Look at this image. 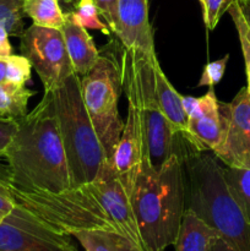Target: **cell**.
Masks as SVG:
<instances>
[{"instance_id": "31", "label": "cell", "mask_w": 250, "mask_h": 251, "mask_svg": "<svg viewBox=\"0 0 250 251\" xmlns=\"http://www.w3.org/2000/svg\"><path fill=\"white\" fill-rule=\"evenodd\" d=\"M9 32L5 28L4 25L0 24V59L6 60L12 54V47L9 41Z\"/></svg>"}, {"instance_id": "29", "label": "cell", "mask_w": 250, "mask_h": 251, "mask_svg": "<svg viewBox=\"0 0 250 251\" xmlns=\"http://www.w3.org/2000/svg\"><path fill=\"white\" fill-rule=\"evenodd\" d=\"M19 129V120L11 118H0V158L4 157Z\"/></svg>"}, {"instance_id": "35", "label": "cell", "mask_w": 250, "mask_h": 251, "mask_svg": "<svg viewBox=\"0 0 250 251\" xmlns=\"http://www.w3.org/2000/svg\"><path fill=\"white\" fill-rule=\"evenodd\" d=\"M59 1H60V4L68 5V6H70L71 9L74 10V9H75L76 4L78 2V0H59ZM73 10H71V11H73Z\"/></svg>"}, {"instance_id": "20", "label": "cell", "mask_w": 250, "mask_h": 251, "mask_svg": "<svg viewBox=\"0 0 250 251\" xmlns=\"http://www.w3.org/2000/svg\"><path fill=\"white\" fill-rule=\"evenodd\" d=\"M36 92L25 85L5 82L0 83V117L20 120L27 114L28 102Z\"/></svg>"}, {"instance_id": "17", "label": "cell", "mask_w": 250, "mask_h": 251, "mask_svg": "<svg viewBox=\"0 0 250 251\" xmlns=\"http://www.w3.org/2000/svg\"><path fill=\"white\" fill-rule=\"evenodd\" d=\"M218 237L220 234L202 218L185 208L174 247L175 251H208Z\"/></svg>"}, {"instance_id": "13", "label": "cell", "mask_w": 250, "mask_h": 251, "mask_svg": "<svg viewBox=\"0 0 250 251\" xmlns=\"http://www.w3.org/2000/svg\"><path fill=\"white\" fill-rule=\"evenodd\" d=\"M115 38L123 49L156 55L149 20V0H119Z\"/></svg>"}, {"instance_id": "24", "label": "cell", "mask_w": 250, "mask_h": 251, "mask_svg": "<svg viewBox=\"0 0 250 251\" xmlns=\"http://www.w3.org/2000/svg\"><path fill=\"white\" fill-rule=\"evenodd\" d=\"M228 14L232 17V21L234 24L235 29L238 33V39L240 43V49H242L243 59H244L245 65V75H247V82L248 85L245 86L248 91V95L250 98V31L248 27L247 22H245L244 16H243L242 11H240L239 6H238L237 1H233L228 9Z\"/></svg>"}, {"instance_id": "36", "label": "cell", "mask_w": 250, "mask_h": 251, "mask_svg": "<svg viewBox=\"0 0 250 251\" xmlns=\"http://www.w3.org/2000/svg\"><path fill=\"white\" fill-rule=\"evenodd\" d=\"M199 2H200V4L202 5V4H203V0H199Z\"/></svg>"}, {"instance_id": "27", "label": "cell", "mask_w": 250, "mask_h": 251, "mask_svg": "<svg viewBox=\"0 0 250 251\" xmlns=\"http://www.w3.org/2000/svg\"><path fill=\"white\" fill-rule=\"evenodd\" d=\"M228 60H229V54H225L223 58L206 64L202 70V74H201L200 80H199V87H201V86L215 87L222 80L223 76H225Z\"/></svg>"}, {"instance_id": "14", "label": "cell", "mask_w": 250, "mask_h": 251, "mask_svg": "<svg viewBox=\"0 0 250 251\" xmlns=\"http://www.w3.org/2000/svg\"><path fill=\"white\" fill-rule=\"evenodd\" d=\"M129 103L127 117L120 139L110 158L115 171L125 184L131 183L145 156L142 119L137 105Z\"/></svg>"}, {"instance_id": "22", "label": "cell", "mask_w": 250, "mask_h": 251, "mask_svg": "<svg viewBox=\"0 0 250 251\" xmlns=\"http://www.w3.org/2000/svg\"><path fill=\"white\" fill-rule=\"evenodd\" d=\"M68 14L70 15L78 25L85 27L86 29H97V31L102 32L105 36L113 34L112 31L109 29V27L107 26V24L100 21V11H98V7L97 5H96L95 0H78L75 9H74L73 11H69Z\"/></svg>"}, {"instance_id": "6", "label": "cell", "mask_w": 250, "mask_h": 251, "mask_svg": "<svg viewBox=\"0 0 250 251\" xmlns=\"http://www.w3.org/2000/svg\"><path fill=\"white\" fill-rule=\"evenodd\" d=\"M10 190L16 205L63 234L73 235L90 229L119 232L96 196L91 183L71 186L60 193L24 191L11 185Z\"/></svg>"}, {"instance_id": "18", "label": "cell", "mask_w": 250, "mask_h": 251, "mask_svg": "<svg viewBox=\"0 0 250 251\" xmlns=\"http://www.w3.org/2000/svg\"><path fill=\"white\" fill-rule=\"evenodd\" d=\"M85 251H140L127 238L115 230L90 229L74 233Z\"/></svg>"}, {"instance_id": "28", "label": "cell", "mask_w": 250, "mask_h": 251, "mask_svg": "<svg viewBox=\"0 0 250 251\" xmlns=\"http://www.w3.org/2000/svg\"><path fill=\"white\" fill-rule=\"evenodd\" d=\"M118 1L119 0H95L96 5L98 7L100 17H103L112 31V33H115L118 22Z\"/></svg>"}, {"instance_id": "9", "label": "cell", "mask_w": 250, "mask_h": 251, "mask_svg": "<svg viewBox=\"0 0 250 251\" xmlns=\"http://www.w3.org/2000/svg\"><path fill=\"white\" fill-rule=\"evenodd\" d=\"M0 251H78L63 234L16 205L0 221Z\"/></svg>"}, {"instance_id": "5", "label": "cell", "mask_w": 250, "mask_h": 251, "mask_svg": "<svg viewBox=\"0 0 250 251\" xmlns=\"http://www.w3.org/2000/svg\"><path fill=\"white\" fill-rule=\"evenodd\" d=\"M53 97L71 186L85 185L96 178L105 156L83 104L80 76L71 74Z\"/></svg>"}, {"instance_id": "33", "label": "cell", "mask_w": 250, "mask_h": 251, "mask_svg": "<svg viewBox=\"0 0 250 251\" xmlns=\"http://www.w3.org/2000/svg\"><path fill=\"white\" fill-rule=\"evenodd\" d=\"M208 251H234V250L232 249V247H230V245L228 244L223 238L218 237L217 239L213 242V244L211 245L210 250Z\"/></svg>"}, {"instance_id": "16", "label": "cell", "mask_w": 250, "mask_h": 251, "mask_svg": "<svg viewBox=\"0 0 250 251\" xmlns=\"http://www.w3.org/2000/svg\"><path fill=\"white\" fill-rule=\"evenodd\" d=\"M154 88L159 107L173 126L174 131L188 140V115L184 110L181 95L169 82L158 60L154 63Z\"/></svg>"}, {"instance_id": "19", "label": "cell", "mask_w": 250, "mask_h": 251, "mask_svg": "<svg viewBox=\"0 0 250 251\" xmlns=\"http://www.w3.org/2000/svg\"><path fill=\"white\" fill-rule=\"evenodd\" d=\"M24 12L32 24L46 28L61 31L66 22L59 0H24Z\"/></svg>"}, {"instance_id": "23", "label": "cell", "mask_w": 250, "mask_h": 251, "mask_svg": "<svg viewBox=\"0 0 250 251\" xmlns=\"http://www.w3.org/2000/svg\"><path fill=\"white\" fill-rule=\"evenodd\" d=\"M24 17V0H0V24L4 25L10 36H22Z\"/></svg>"}, {"instance_id": "8", "label": "cell", "mask_w": 250, "mask_h": 251, "mask_svg": "<svg viewBox=\"0 0 250 251\" xmlns=\"http://www.w3.org/2000/svg\"><path fill=\"white\" fill-rule=\"evenodd\" d=\"M20 50L43 83L44 92H53L74 74L61 31L32 24L20 37Z\"/></svg>"}, {"instance_id": "32", "label": "cell", "mask_w": 250, "mask_h": 251, "mask_svg": "<svg viewBox=\"0 0 250 251\" xmlns=\"http://www.w3.org/2000/svg\"><path fill=\"white\" fill-rule=\"evenodd\" d=\"M250 31V0H235Z\"/></svg>"}, {"instance_id": "12", "label": "cell", "mask_w": 250, "mask_h": 251, "mask_svg": "<svg viewBox=\"0 0 250 251\" xmlns=\"http://www.w3.org/2000/svg\"><path fill=\"white\" fill-rule=\"evenodd\" d=\"M181 102L188 115L189 142L198 152L213 151L220 144L222 131L215 87L198 98L181 96Z\"/></svg>"}, {"instance_id": "21", "label": "cell", "mask_w": 250, "mask_h": 251, "mask_svg": "<svg viewBox=\"0 0 250 251\" xmlns=\"http://www.w3.org/2000/svg\"><path fill=\"white\" fill-rule=\"evenodd\" d=\"M223 178L230 195L250 223V169L223 167Z\"/></svg>"}, {"instance_id": "26", "label": "cell", "mask_w": 250, "mask_h": 251, "mask_svg": "<svg viewBox=\"0 0 250 251\" xmlns=\"http://www.w3.org/2000/svg\"><path fill=\"white\" fill-rule=\"evenodd\" d=\"M234 0H203L202 19L207 29L212 31L220 22L221 17L228 11Z\"/></svg>"}, {"instance_id": "37", "label": "cell", "mask_w": 250, "mask_h": 251, "mask_svg": "<svg viewBox=\"0 0 250 251\" xmlns=\"http://www.w3.org/2000/svg\"><path fill=\"white\" fill-rule=\"evenodd\" d=\"M0 118H1V117H0Z\"/></svg>"}, {"instance_id": "25", "label": "cell", "mask_w": 250, "mask_h": 251, "mask_svg": "<svg viewBox=\"0 0 250 251\" xmlns=\"http://www.w3.org/2000/svg\"><path fill=\"white\" fill-rule=\"evenodd\" d=\"M32 65L25 55L11 54L6 59V81L16 85H26L31 80Z\"/></svg>"}, {"instance_id": "10", "label": "cell", "mask_w": 250, "mask_h": 251, "mask_svg": "<svg viewBox=\"0 0 250 251\" xmlns=\"http://www.w3.org/2000/svg\"><path fill=\"white\" fill-rule=\"evenodd\" d=\"M221 141L213 156L229 168L250 169V98L240 88L230 102H220Z\"/></svg>"}, {"instance_id": "1", "label": "cell", "mask_w": 250, "mask_h": 251, "mask_svg": "<svg viewBox=\"0 0 250 251\" xmlns=\"http://www.w3.org/2000/svg\"><path fill=\"white\" fill-rule=\"evenodd\" d=\"M6 181L24 191L60 193L71 188L53 92L19 120V129L4 154Z\"/></svg>"}, {"instance_id": "11", "label": "cell", "mask_w": 250, "mask_h": 251, "mask_svg": "<svg viewBox=\"0 0 250 251\" xmlns=\"http://www.w3.org/2000/svg\"><path fill=\"white\" fill-rule=\"evenodd\" d=\"M91 185L120 234L127 238L140 251H147L135 218L129 190L110 159H104Z\"/></svg>"}, {"instance_id": "3", "label": "cell", "mask_w": 250, "mask_h": 251, "mask_svg": "<svg viewBox=\"0 0 250 251\" xmlns=\"http://www.w3.org/2000/svg\"><path fill=\"white\" fill-rule=\"evenodd\" d=\"M185 207L193 210L234 251H250V223L230 195L223 167L213 154L198 152L183 161Z\"/></svg>"}, {"instance_id": "15", "label": "cell", "mask_w": 250, "mask_h": 251, "mask_svg": "<svg viewBox=\"0 0 250 251\" xmlns=\"http://www.w3.org/2000/svg\"><path fill=\"white\" fill-rule=\"evenodd\" d=\"M61 33L74 71L78 76L86 75L88 71L92 70L100 55V51L96 47L92 36L68 12H66V22L61 29Z\"/></svg>"}, {"instance_id": "2", "label": "cell", "mask_w": 250, "mask_h": 251, "mask_svg": "<svg viewBox=\"0 0 250 251\" xmlns=\"http://www.w3.org/2000/svg\"><path fill=\"white\" fill-rule=\"evenodd\" d=\"M126 188L146 250L174 245L186 208L183 159L173 154L154 168L144 158Z\"/></svg>"}, {"instance_id": "34", "label": "cell", "mask_w": 250, "mask_h": 251, "mask_svg": "<svg viewBox=\"0 0 250 251\" xmlns=\"http://www.w3.org/2000/svg\"><path fill=\"white\" fill-rule=\"evenodd\" d=\"M6 81V60L0 59V83Z\"/></svg>"}, {"instance_id": "7", "label": "cell", "mask_w": 250, "mask_h": 251, "mask_svg": "<svg viewBox=\"0 0 250 251\" xmlns=\"http://www.w3.org/2000/svg\"><path fill=\"white\" fill-rule=\"evenodd\" d=\"M122 90L120 64L114 54L104 48L92 70L81 77V96L105 159L113 157L124 129L118 109Z\"/></svg>"}, {"instance_id": "4", "label": "cell", "mask_w": 250, "mask_h": 251, "mask_svg": "<svg viewBox=\"0 0 250 251\" xmlns=\"http://www.w3.org/2000/svg\"><path fill=\"white\" fill-rule=\"evenodd\" d=\"M157 55H147L142 51L123 49L122 85L127 102L137 105L142 119L145 156L154 168L161 167L173 154L185 159L198 153L188 145L185 137L174 131L169 120L162 112L154 88V63Z\"/></svg>"}, {"instance_id": "30", "label": "cell", "mask_w": 250, "mask_h": 251, "mask_svg": "<svg viewBox=\"0 0 250 251\" xmlns=\"http://www.w3.org/2000/svg\"><path fill=\"white\" fill-rule=\"evenodd\" d=\"M16 206L6 179L0 178V221L4 220Z\"/></svg>"}]
</instances>
